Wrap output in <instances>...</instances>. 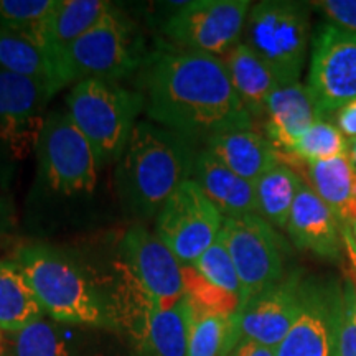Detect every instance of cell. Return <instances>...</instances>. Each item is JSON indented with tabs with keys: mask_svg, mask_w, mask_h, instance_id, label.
<instances>
[{
	"mask_svg": "<svg viewBox=\"0 0 356 356\" xmlns=\"http://www.w3.org/2000/svg\"><path fill=\"white\" fill-rule=\"evenodd\" d=\"M351 234H353V241H355V246H356V222L353 225V228H351Z\"/></svg>",
	"mask_w": 356,
	"mask_h": 356,
	"instance_id": "cell-40",
	"label": "cell"
},
{
	"mask_svg": "<svg viewBox=\"0 0 356 356\" xmlns=\"http://www.w3.org/2000/svg\"><path fill=\"white\" fill-rule=\"evenodd\" d=\"M53 96L43 83L0 71V168L6 177L37 150Z\"/></svg>",
	"mask_w": 356,
	"mask_h": 356,
	"instance_id": "cell-10",
	"label": "cell"
},
{
	"mask_svg": "<svg viewBox=\"0 0 356 356\" xmlns=\"http://www.w3.org/2000/svg\"><path fill=\"white\" fill-rule=\"evenodd\" d=\"M304 184L299 173L280 162L254 181L256 213L274 228L286 229L293 202Z\"/></svg>",
	"mask_w": 356,
	"mask_h": 356,
	"instance_id": "cell-27",
	"label": "cell"
},
{
	"mask_svg": "<svg viewBox=\"0 0 356 356\" xmlns=\"http://www.w3.org/2000/svg\"><path fill=\"white\" fill-rule=\"evenodd\" d=\"M150 51L139 25L113 6L70 48L63 63L65 88L84 79L119 83L139 73Z\"/></svg>",
	"mask_w": 356,
	"mask_h": 356,
	"instance_id": "cell-6",
	"label": "cell"
},
{
	"mask_svg": "<svg viewBox=\"0 0 356 356\" xmlns=\"http://www.w3.org/2000/svg\"><path fill=\"white\" fill-rule=\"evenodd\" d=\"M204 149L236 175L252 184L282 160L273 142L254 129L218 134L204 144Z\"/></svg>",
	"mask_w": 356,
	"mask_h": 356,
	"instance_id": "cell-21",
	"label": "cell"
},
{
	"mask_svg": "<svg viewBox=\"0 0 356 356\" xmlns=\"http://www.w3.org/2000/svg\"><path fill=\"white\" fill-rule=\"evenodd\" d=\"M310 35L309 3L262 0L248 13L243 42L273 70L284 86L300 81Z\"/></svg>",
	"mask_w": 356,
	"mask_h": 356,
	"instance_id": "cell-7",
	"label": "cell"
},
{
	"mask_svg": "<svg viewBox=\"0 0 356 356\" xmlns=\"http://www.w3.org/2000/svg\"><path fill=\"white\" fill-rule=\"evenodd\" d=\"M310 6L323 12L330 24L356 33V0H322Z\"/></svg>",
	"mask_w": 356,
	"mask_h": 356,
	"instance_id": "cell-34",
	"label": "cell"
},
{
	"mask_svg": "<svg viewBox=\"0 0 356 356\" xmlns=\"http://www.w3.org/2000/svg\"><path fill=\"white\" fill-rule=\"evenodd\" d=\"M220 234L241 280L243 305L287 274L286 239L257 213L225 218Z\"/></svg>",
	"mask_w": 356,
	"mask_h": 356,
	"instance_id": "cell-8",
	"label": "cell"
},
{
	"mask_svg": "<svg viewBox=\"0 0 356 356\" xmlns=\"http://www.w3.org/2000/svg\"><path fill=\"white\" fill-rule=\"evenodd\" d=\"M2 337H3V333H2V332H0V341H2Z\"/></svg>",
	"mask_w": 356,
	"mask_h": 356,
	"instance_id": "cell-42",
	"label": "cell"
},
{
	"mask_svg": "<svg viewBox=\"0 0 356 356\" xmlns=\"http://www.w3.org/2000/svg\"><path fill=\"white\" fill-rule=\"evenodd\" d=\"M197 144L150 121L137 122L121 160L114 185L127 216L142 222L157 218L167 200L191 180Z\"/></svg>",
	"mask_w": 356,
	"mask_h": 356,
	"instance_id": "cell-2",
	"label": "cell"
},
{
	"mask_svg": "<svg viewBox=\"0 0 356 356\" xmlns=\"http://www.w3.org/2000/svg\"><path fill=\"white\" fill-rule=\"evenodd\" d=\"M264 119L266 137L282 157L284 154L291 155L293 145L312 124L323 118L309 89L299 81L275 89L267 99Z\"/></svg>",
	"mask_w": 356,
	"mask_h": 356,
	"instance_id": "cell-18",
	"label": "cell"
},
{
	"mask_svg": "<svg viewBox=\"0 0 356 356\" xmlns=\"http://www.w3.org/2000/svg\"><path fill=\"white\" fill-rule=\"evenodd\" d=\"M309 185L343 228L356 222V167L348 155L305 163Z\"/></svg>",
	"mask_w": 356,
	"mask_h": 356,
	"instance_id": "cell-22",
	"label": "cell"
},
{
	"mask_svg": "<svg viewBox=\"0 0 356 356\" xmlns=\"http://www.w3.org/2000/svg\"><path fill=\"white\" fill-rule=\"evenodd\" d=\"M249 0L180 2L162 25L173 47L225 58L243 40Z\"/></svg>",
	"mask_w": 356,
	"mask_h": 356,
	"instance_id": "cell-9",
	"label": "cell"
},
{
	"mask_svg": "<svg viewBox=\"0 0 356 356\" xmlns=\"http://www.w3.org/2000/svg\"><path fill=\"white\" fill-rule=\"evenodd\" d=\"M225 216L193 180H186L155 218L154 233L181 266H193L220 238Z\"/></svg>",
	"mask_w": 356,
	"mask_h": 356,
	"instance_id": "cell-12",
	"label": "cell"
},
{
	"mask_svg": "<svg viewBox=\"0 0 356 356\" xmlns=\"http://www.w3.org/2000/svg\"><path fill=\"white\" fill-rule=\"evenodd\" d=\"M343 299L345 282L332 275H305L299 314L275 356H338Z\"/></svg>",
	"mask_w": 356,
	"mask_h": 356,
	"instance_id": "cell-11",
	"label": "cell"
},
{
	"mask_svg": "<svg viewBox=\"0 0 356 356\" xmlns=\"http://www.w3.org/2000/svg\"><path fill=\"white\" fill-rule=\"evenodd\" d=\"M193 267L203 275L204 279L210 280L211 284H215V286L241 297V304H243L241 280L238 277L234 262L231 259L221 234L220 238L213 243V246L208 249V251H204L202 257L195 262Z\"/></svg>",
	"mask_w": 356,
	"mask_h": 356,
	"instance_id": "cell-32",
	"label": "cell"
},
{
	"mask_svg": "<svg viewBox=\"0 0 356 356\" xmlns=\"http://www.w3.org/2000/svg\"><path fill=\"white\" fill-rule=\"evenodd\" d=\"M35 155L37 177L30 193L35 213L58 220L95 200L102 168L66 109L48 113Z\"/></svg>",
	"mask_w": 356,
	"mask_h": 356,
	"instance_id": "cell-3",
	"label": "cell"
},
{
	"mask_svg": "<svg viewBox=\"0 0 356 356\" xmlns=\"http://www.w3.org/2000/svg\"><path fill=\"white\" fill-rule=\"evenodd\" d=\"M66 113L95 150L101 168L115 165L144 113V96L118 81L84 79L65 99Z\"/></svg>",
	"mask_w": 356,
	"mask_h": 356,
	"instance_id": "cell-5",
	"label": "cell"
},
{
	"mask_svg": "<svg viewBox=\"0 0 356 356\" xmlns=\"http://www.w3.org/2000/svg\"><path fill=\"white\" fill-rule=\"evenodd\" d=\"M305 86L322 118L356 99V33L330 22L318 26Z\"/></svg>",
	"mask_w": 356,
	"mask_h": 356,
	"instance_id": "cell-13",
	"label": "cell"
},
{
	"mask_svg": "<svg viewBox=\"0 0 356 356\" xmlns=\"http://www.w3.org/2000/svg\"><path fill=\"white\" fill-rule=\"evenodd\" d=\"M286 231L300 251L330 262L343 257V226L307 181L297 193Z\"/></svg>",
	"mask_w": 356,
	"mask_h": 356,
	"instance_id": "cell-17",
	"label": "cell"
},
{
	"mask_svg": "<svg viewBox=\"0 0 356 356\" xmlns=\"http://www.w3.org/2000/svg\"><path fill=\"white\" fill-rule=\"evenodd\" d=\"M115 325L126 330L142 356H188L190 307L185 297L162 310L145 292H136L119 307Z\"/></svg>",
	"mask_w": 356,
	"mask_h": 356,
	"instance_id": "cell-14",
	"label": "cell"
},
{
	"mask_svg": "<svg viewBox=\"0 0 356 356\" xmlns=\"http://www.w3.org/2000/svg\"><path fill=\"white\" fill-rule=\"evenodd\" d=\"M338 356H356V299L350 277L345 280V299L338 328Z\"/></svg>",
	"mask_w": 356,
	"mask_h": 356,
	"instance_id": "cell-33",
	"label": "cell"
},
{
	"mask_svg": "<svg viewBox=\"0 0 356 356\" xmlns=\"http://www.w3.org/2000/svg\"><path fill=\"white\" fill-rule=\"evenodd\" d=\"M343 241H345V256L350 264V279L355 287V299H356V246L353 241V234L351 229L343 228Z\"/></svg>",
	"mask_w": 356,
	"mask_h": 356,
	"instance_id": "cell-37",
	"label": "cell"
},
{
	"mask_svg": "<svg viewBox=\"0 0 356 356\" xmlns=\"http://www.w3.org/2000/svg\"><path fill=\"white\" fill-rule=\"evenodd\" d=\"M43 317V307L19 262L0 259V332L17 333Z\"/></svg>",
	"mask_w": 356,
	"mask_h": 356,
	"instance_id": "cell-24",
	"label": "cell"
},
{
	"mask_svg": "<svg viewBox=\"0 0 356 356\" xmlns=\"http://www.w3.org/2000/svg\"><path fill=\"white\" fill-rule=\"evenodd\" d=\"M337 127L340 129L345 137H350L351 140L356 139V99L350 104L343 106L337 111Z\"/></svg>",
	"mask_w": 356,
	"mask_h": 356,
	"instance_id": "cell-35",
	"label": "cell"
},
{
	"mask_svg": "<svg viewBox=\"0 0 356 356\" xmlns=\"http://www.w3.org/2000/svg\"><path fill=\"white\" fill-rule=\"evenodd\" d=\"M348 157L351 159V162H353V165L356 167V139L351 140L350 149H348Z\"/></svg>",
	"mask_w": 356,
	"mask_h": 356,
	"instance_id": "cell-39",
	"label": "cell"
},
{
	"mask_svg": "<svg viewBox=\"0 0 356 356\" xmlns=\"http://www.w3.org/2000/svg\"><path fill=\"white\" fill-rule=\"evenodd\" d=\"M63 325L42 318L24 330L6 333L10 337L7 346L2 341L6 356H89L76 333Z\"/></svg>",
	"mask_w": 356,
	"mask_h": 356,
	"instance_id": "cell-26",
	"label": "cell"
},
{
	"mask_svg": "<svg viewBox=\"0 0 356 356\" xmlns=\"http://www.w3.org/2000/svg\"><path fill=\"white\" fill-rule=\"evenodd\" d=\"M238 341V315H195L190 310L188 356H228Z\"/></svg>",
	"mask_w": 356,
	"mask_h": 356,
	"instance_id": "cell-28",
	"label": "cell"
},
{
	"mask_svg": "<svg viewBox=\"0 0 356 356\" xmlns=\"http://www.w3.org/2000/svg\"><path fill=\"white\" fill-rule=\"evenodd\" d=\"M55 3L56 0H0V24L35 40L42 47L44 22Z\"/></svg>",
	"mask_w": 356,
	"mask_h": 356,
	"instance_id": "cell-31",
	"label": "cell"
},
{
	"mask_svg": "<svg viewBox=\"0 0 356 356\" xmlns=\"http://www.w3.org/2000/svg\"><path fill=\"white\" fill-rule=\"evenodd\" d=\"M191 180L225 218L256 213L254 184L236 175L204 147L198 150Z\"/></svg>",
	"mask_w": 356,
	"mask_h": 356,
	"instance_id": "cell-20",
	"label": "cell"
},
{
	"mask_svg": "<svg viewBox=\"0 0 356 356\" xmlns=\"http://www.w3.org/2000/svg\"><path fill=\"white\" fill-rule=\"evenodd\" d=\"M184 297L191 314L234 317L241 310V297L215 286L193 266H184Z\"/></svg>",
	"mask_w": 356,
	"mask_h": 356,
	"instance_id": "cell-29",
	"label": "cell"
},
{
	"mask_svg": "<svg viewBox=\"0 0 356 356\" xmlns=\"http://www.w3.org/2000/svg\"><path fill=\"white\" fill-rule=\"evenodd\" d=\"M221 60L225 61L236 95L252 119L264 118L267 99L280 86L273 70L243 40Z\"/></svg>",
	"mask_w": 356,
	"mask_h": 356,
	"instance_id": "cell-23",
	"label": "cell"
},
{
	"mask_svg": "<svg viewBox=\"0 0 356 356\" xmlns=\"http://www.w3.org/2000/svg\"><path fill=\"white\" fill-rule=\"evenodd\" d=\"M15 225V213H13L12 203L8 202L6 195L0 191V233H7Z\"/></svg>",
	"mask_w": 356,
	"mask_h": 356,
	"instance_id": "cell-38",
	"label": "cell"
},
{
	"mask_svg": "<svg viewBox=\"0 0 356 356\" xmlns=\"http://www.w3.org/2000/svg\"><path fill=\"white\" fill-rule=\"evenodd\" d=\"M15 262L32 286L44 314L65 325L114 328L111 296L78 257L43 243L17 249Z\"/></svg>",
	"mask_w": 356,
	"mask_h": 356,
	"instance_id": "cell-4",
	"label": "cell"
},
{
	"mask_svg": "<svg viewBox=\"0 0 356 356\" xmlns=\"http://www.w3.org/2000/svg\"><path fill=\"white\" fill-rule=\"evenodd\" d=\"M348 149L350 144L340 129L325 119H318L293 145L291 155L300 162L312 163L348 155Z\"/></svg>",
	"mask_w": 356,
	"mask_h": 356,
	"instance_id": "cell-30",
	"label": "cell"
},
{
	"mask_svg": "<svg viewBox=\"0 0 356 356\" xmlns=\"http://www.w3.org/2000/svg\"><path fill=\"white\" fill-rule=\"evenodd\" d=\"M0 356H6V351H3V346L0 345Z\"/></svg>",
	"mask_w": 356,
	"mask_h": 356,
	"instance_id": "cell-41",
	"label": "cell"
},
{
	"mask_svg": "<svg viewBox=\"0 0 356 356\" xmlns=\"http://www.w3.org/2000/svg\"><path fill=\"white\" fill-rule=\"evenodd\" d=\"M113 8L108 0H56L42 33V47L63 84V63L70 48Z\"/></svg>",
	"mask_w": 356,
	"mask_h": 356,
	"instance_id": "cell-19",
	"label": "cell"
},
{
	"mask_svg": "<svg viewBox=\"0 0 356 356\" xmlns=\"http://www.w3.org/2000/svg\"><path fill=\"white\" fill-rule=\"evenodd\" d=\"M0 345H2V341H0Z\"/></svg>",
	"mask_w": 356,
	"mask_h": 356,
	"instance_id": "cell-43",
	"label": "cell"
},
{
	"mask_svg": "<svg viewBox=\"0 0 356 356\" xmlns=\"http://www.w3.org/2000/svg\"><path fill=\"white\" fill-rule=\"evenodd\" d=\"M304 269L287 270L279 282L249 299L238 314L239 340L277 350L299 314Z\"/></svg>",
	"mask_w": 356,
	"mask_h": 356,
	"instance_id": "cell-16",
	"label": "cell"
},
{
	"mask_svg": "<svg viewBox=\"0 0 356 356\" xmlns=\"http://www.w3.org/2000/svg\"><path fill=\"white\" fill-rule=\"evenodd\" d=\"M119 251L127 273L159 309L168 310L184 299V266L145 225L129 226Z\"/></svg>",
	"mask_w": 356,
	"mask_h": 356,
	"instance_id": "cell-15",
	"label": "cell"
},
{
	"mask_svg": "<svg viewBox=\"0 0 356 356\" xmlns=\"http://www.w3.org/2000/svg\"><path fill=\"white\" fill-rule=\"evenodd\" d=\"M228 356H275V350L257 341L241 338Z\"/></svg>",
	"mask_w": 356,
	"mask_h": 356,
	"instance_id": "cell-36",
	"label": "cell"
},
{
	"mask_svg": "<svg viewBox=\"0 0 356 356\" xmlns=\"http://www.w3.org/2000/svg\"><path fill=\"white\" fill-rule=\"evenodd\" d=\"M0 71L43 83L53 92L63 89L55 66L35 40L0 24Z\"/></svg>",
	"mask_w": 356,
	"mask_h": 356,
	"instance_id": "cell-25",
	"label": "cell"
},
{
	"mask_svg": "<svg viewBox=\"0 0 356 356\" xmlns=\"http://www.w3.org/2000/svg\"><path fill=\"white\" fill-rule=\"evenodd\" d=\"M150 122L193 142L252 129L254 119L236 95L221 58L160 44L136 74Z\"/></svg>",
	"mask_w": 356,
	"mask_h": 356,
	"instance_id": "cell-1",
	"label": "cell"
}]
</instances>
